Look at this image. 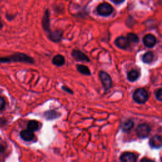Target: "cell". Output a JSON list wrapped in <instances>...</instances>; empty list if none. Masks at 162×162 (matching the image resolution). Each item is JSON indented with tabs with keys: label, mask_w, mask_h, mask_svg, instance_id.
<instances>
[{
	"label": "cell",
	"mask_w": 162,
	"mask_h": 162,
	"mask_svg": "<svg viewBox=\"0 0 162 162\" xmlns=\"http://www.w3.org/2000/svg\"><path fill=\"white\" fill-rule=\"evenodd\" d=\"M10 62H23L28 63H34V60L28 55L22 53H16L10 57H0V63H5Z\"/></svg>",
	"instance_id": "1"
},
{
	"label": "cell",
	"mask_w": 162,
	"mask_h": 162,
	"mask_svg": "<svg viewBox=\"0 0 162 162\" xmlns=\"http://www.w3.org/2000/svg\"><path fill=\"white\" fill-rule=\"evenodd\" d=\"M149 98V95L148 92L142 88H139L136 89L134 91L133 94V99L134 100L138 103L143 104L145 103Z\"/></svg>",
	"instance_id": "2"
},
{
	"label": "cell",
	"mask_w": 162,
	"mask_h": 162,
	"mask_svg": "<svg viewBox=\"0 0 162 162\" xmlns=\"http://www.w3.org/2000/svg\"><path fill=\"white\" fill-rule=\"evenodd\" d=\"M99 77L105 91L109 90L112 88V78L109 74L105 72L101 71L99 73Z\"/></svg>",
	"instance_id": "3"
},
{
	"label": "cell",
	"mask_w": 162,
	"mask_h": 162,
	"mask_svg": "<svg viewBox=\"0 0 162 162\" xmlns=\"http://www.w3.org/2000/svg\"><path fill=\"white\" fill-rule=\"evenodd\" d=\"M150 132V127L146 124L139 125L136 129V134L138 137L140 139L146 138L149 136Z\"/></svg>",
	"instance_id": "4"
},
{
	"label": "cell",
	"mask_w": 162,
	"mask_h": 162,
	"mask_svg": "<svg viewBox=\"0 0 162 162\" xmlns=\"http://www.w3.org/2000/svg\"><path fill=\"white\" fill-rule=\"evenodd\" d=\"M114 11L113 7L109 3H103L99 5L97 8V12L99 15L103 17L110 15Z\"/></svg>",
	"instance_id": "5"
},
{
	"label": "cell",
	"mask_w": 162,
	"mask_h": 162,
	"mask_svg": "<svg viewBox=\"0 0 162 162\" xmlns=\"http://www.w3.org/2000/svg\"><path fill=\"white\" fill-rule=\"evenodd\" d=\"M72 57L77 62H89L90 59L88 57V56L80 50L73 49L72 52Z\"/></svg>",
	"instance_id": "6"
},
{
	"label": "cell",
	"mask_w": 162,
	"mask_h": 162,
	"mask_svg": "<svg viewBox=\"0 0 162 162\" xmlns=\"http://www.w3.org/2000/svg\"><path fill=\"white\" fill-rule=\"evenodd\" d=\"M115 44L120 49H127L129 46L130 43L127 39V38H125L124 36H120L116 39L115 41Z\"/></svg>",
	"instance_id": "7"
},
{
	"label": "cell",
	"mask_w": 162,
	"mask_h": 162,
	"mask_svg": "<svg viewBox=\"0 0 162 162\" xmlns=\"http://www.w3.org/2000/svg\"><path fill=\"white\" fill-rule=\"evenodd\" d=\"M143 43L148 48H153L156 43V38L152 34H147L143 38Z\"/></svg>",
	"instance_id": "8"
},
{
	"label": "cell",
	"mask_w": 162,
	"mask_h": 162,
	"mask_svg": "<svg viewBox=\"0 0 162 162\" xmlns=\"http://www.w3.org/2000/svg\"><path fill=\"white\" fill-rule=\"evenodd\" d=\"M120 160L124 162H136L137 157L132 153L125 152L120 155Z\"/></svg>",
	"instance_id": "9"
},
{
	"label": "cell",
	"mask_w": 162,
	"mask_h": 162,
	"mask_svg": "<svg viewBox=\"0 0 162 162\" xmlns=\"http://www.w3.org/2000/svg\"><path fill=\"white\" fill-rule=\"evenodd\" d=\"M20 136L21 138L25 141H31L33 140L35 137L34 132L29 129L22 130L20 134Z\"/></svg>",
	"instance_id": "10"
},
{
	"label": "cell",
	"mask_w": 162,
	"mask_h": 162,
	"mask_svg": "<svg viewBox=\"0 0 162 162\" xmlns=\"http://www.w3.org/2000/svg\"><path fill=\"white\" fill-rule=\"evenodd\" d=\"M149 146L153 148H154V149L160 148L162 145V140H161V136H158V135H155V136H154L149 140Z\"/></svg>",
	"instance_id": "11"
},
{
	"label": "cell",
	"mask_w": 162,
	"mask_h": 162,
	"mask_svg": "<svg viewBox=\"0 0 162 162\" xmlns=\"http://www.w3.org/2000/svg\"><path fill=\"white\" fill-rule=\"evenodd\" d=\"M49 38L53 42H59L61 41L62 38V33L60 31H55L54 32L50 31L49 33Z\"/></svg>",
	"instance_id": "12"
},
{
	"label": "cell",
	"mask_w": 162,
	"mask_h": 162,
	"mask_svg": "<svg viewBox=\"0 0 162 162\" xmlns=\"http://www.w3.org/2000/svg\"><path fill=\"white\" fill-rule=\"evenodd\" d=\"M62 114L60 113H58V112L55 110H49L44 114V117L48 119V120H54L55 119L59 118Z\"/></svg>",
	"instance_id": "13"
},
{
	"label": "cell",
	"mask_w": 162,
	"mask_h": 162,
	"mask_svg": "<svg viewBox=\"0 0 162 162\" xmlns=\"http://www.w3.org/2000/svg\"><path fill=\"white\" fill-rule=\"evenodd\" d=\"M134 125V122L132 120L128 119L122 123L121 128L124 132H127L130 131L133 128Z\"/></svg>",
	"instance_id": "14"
},
{
	"label": "cell",
	"mask_w": 162,
	"mask_h": 162,
	"mask_svg": "<svg viewBox=\"0 0 162 162\" xmlns=\"http://www.w3.org/2000/svg\"><path fill=\"white\" fill-rule=\"evenodd\" d=\"M52 62H53V63L54 65L57 66V67H61V66L63 65L65 63L64 57H63L61 55H56L55 57L53 58Z\"/></svg>",
	"instance_id": "15"
},
{
	"label": "cell",
	"mask_w": 162,
	"mask_h": 162,
	"mask_svg": "<svg viewBox=\"0 0 162 162\" xmlns=\"http://www.w3.org/2000/svg\"><path fill=\"white\" fill-rule=\"evenodd\" d=\"M139 77V72L138 70H132L130 71L127 74V79L130 82H134L138 79Z\"/></svg>",
	"instance_id": "16"
},
{
	"label": "cell",
	"mask_w": 162,
	"mask_h": 162,
	"mask_svg": "<svg viewBox=\"0 0 162 162\" xmlns=\"http://www.w3.org/2000/svg\"><path fill=\"white\" fill-rule=\"evenodd\" d=\"M77 70L80 73H82L85 75H90L91 73L89 68L87 66L84 65H77Z\"/></svg>",
	"instance_id": "17"
},
{
	"label": "cell",
	"mask_w": 162,
	"mask_h": 162,
	"mask_svg": "<svg viewBox=\"0 0 162 162\" xmlns=\"http://www.w3.org/2000/svg\"><path fill=\"white\" fill-rule=\"evenodd\" d=\"M153 58H154V54L152 52L149 51L146 53L143 56L142 60H143V62L145 63H150L153 60Z\"/></svg>",
	"instance_id": "18"
},
{
	"label": "cell",
	"mask_w": 162,
	"mask_h": 162,
	"mask_svg": "<svg viewBox=\"0 0 162 162\" xmlns=\"http://www.w3.org/2000/svg\"><path fill=\"white\" fill-rule=\"evenodd\" d=\"M43 28L45 31L49 33L51 31L50 28H49V16L48 13L46 12L45 13V15L44 17L43 20Z\"/></svg>",
	"instance_id": "19"
},
{
	"label": "cell",
	"mask_w": 162,
	"mask_h": 162,
	"mask_svg": "<svg viewBox=\"0 0 162 162\" xmlns=\"http://www.w3.org/2000/svg\"><path fill=\"white\" fill-rule=\"evenodd\" d=\"M28 128L33 132L36 131L39 128V124L36 120H30L28 124Z\"/></svg>",
	"instance_id": "20"
},
{
	"label": "cell",
	"mask_w": 162,
	"mask_h": 162,
	"mask_svg": "<svg viewBox=\"0 0 162 162\" xmlns=\"http://www.w3.org/2000/svg\"><path fill=\"white\" fill-rule=\"evenodd\" d=\"M127 39L129 41V43H138L139 42V38L138 36L134 33H129L127 34Z\"/></svg>",
	"instance_id": "21"
},
{
	"label": "cell",
	"mask_w": 162,
	"mask_h": 162,
	"mask_svg": "<svg viewBox=\"0 0 162 162\" xmlns=\"http://www.w3.org/2000/svg\"><path fill=\"white\" fill-rule=\"evenodd\" d=\"M155 96L156 99L159 101H162V89L161 88L158 89L156 92H155Z\"/></svg>",
	"instance_id": "22"
},
{
	"label": "cell",
	"mask_w": 162,
	"mask_h": 162,
	"mask_svg": "<svg viewBox=\"0 0 162 162\" xmlns=\"http://www.w3.org/2000/svg\"><path fill=\"white\" fill-rule=\"evenodd\" d=\"M5 106V101L3 98L0 97V111L3 110Z\"/></svg>",
	"instance_id": "23"
},
{
	"label": "cell",
	"mask_w": 162,
	"mask_h": 162,
	"mask_svg": "<svg viewBox=\"0 0 162 162\" xmlns=\"http://www.w3.org/2000/svg\"><path fill=\"white\" fill-rule=\"evenodd\" d=\"M62 89L63 91H65V92H67V93H68L70 94H73V91L70 89H69L68 87H67V86H63L62 87Z\"/></svg>",
	"instance_id": "24"
},
{
	"label": "cell",
	"mask_w": 162,
	"mask_h": 162,
	"mask_svg": "<svg viewBox=\"0 0 162 162\" xmlns=\"http://www.w3.org/2000/svg\"><path fill=\"white\" fill-rule=\"evenodd\" d=\"M111 1L115 3H121L124 1V0H111Z\"/></svg>",
	"instance_id": "25"
},
{
	"label": "cell",
	"mask_w": 162,
	"mask_h": 162,
	"mask_svg": "<svg viewBox=\"0 0 162 162\" xmlns=\"http://www.w3.org/2000/svg\"><path fill=\"white\" fill-rule=\"evenodd\" d=\"M141 162H143V161H150V162H153V160H151V159H147V158H144V159H141Z\"/></svg>",
	"instance_id": "26"
},
{
	"label": "cell",
	"mask_w": 162,
	"mask_h": 162,
	"mask_svg": "<svg viewBox=\"0 0 162 162\" xmlns=\"http://www.w3.org/2000/svg\"><path fill=\"white\" fill-rule=\"evenodd\" d=\"M2 26H3V25H2V23L1 20H0V28H2Z\"/></svg>",
	"instance_id": "27"
}]
</instances>
